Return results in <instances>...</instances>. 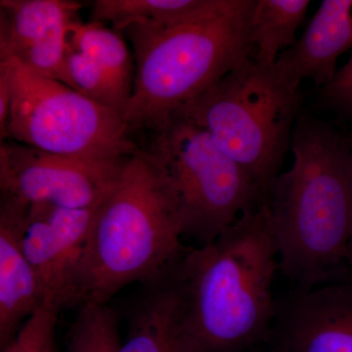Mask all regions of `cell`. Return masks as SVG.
Instances as JSON below:
<instances>
[{
    "mask_svg": "<svg viewBox=\"0 0 352 352\" xmlns=\"http://www.w3.org/2000/svg\"><path fill=\"white\" fill-rule=\"evenodd\" d=\"M291 151L265 200L279 271L305 292L351 278L352 145L333 124L300 113Z\"/></svg>",
    "mask_w": 352,
    "mask_h": 352,
    "instance_id": "6da1fadb",
    "label": "cell"
},
{
    "mask_svg": "<svg viewBox=\"0 0 352 352\" xmlns=\"http://www.w3.org/2000/svg\"><path fill=\"white\" fill-rule=\"evenodd\" d=\"M279 256L266 200L210 244L187 247L177 263L188 352H248L270 340Z\"/></svg>",
    "mask_w": 352,
    "mask_h": 352,
    "instance_id": "7a4b0ae2",
    "label": "cell"
},
{
    "mask_svg": "<svg viewBox=\"0 0 352 352\" xmlns=\"http://www.w3.org/2000/svg\"><path fill=\"white\" fill-rule=\"evenodd\" d=\"M254 6L256 0H210L188 19L120 32L131 41L135 68L124 113L131 132L150 131L252 57Z\"/></svg>",
    "mask_w": 352,
    "mask_h": 352,
    "instance_id": "3957f363",
    "label": "cell"
},
{
    "mask_svg": "<svg viewBox=\"0 0 352 352\" xmlns=\"http://www.w3.org/2000/svg\"><path fill=\"white\" fill-rule=\"evenodd\" d=\"M173 197L140 148L102 204L83 259L80 302L108 305L120 289L152 281L187 245Z\"/></svg>",
    "mask_w": 352,
    "mask_h": 352,
    "instance_id": "277c9868",
    "label": "cell"
},
{
    "mask_svg": "<svg viewBox=\"0 0 352 352\" xmlns=\"http://www.w3.org/2000/svg\"><path fill=\"white\" fill-rule=\"evenodd\" d=\"M300 83L276 64L248 58L175 112L203 127L266 198L291 150L302 103Z\"/></svg>",
    "mask_w": 352,
    "mask_h": 352,
    "instance_id": "5b68a950",
    "label": "cell"
},
{
    "mask_svg": "<svg viewBox=\"0 0 352 352\" xmlns=\"http://www.w3.org/2000/svg\"><path fill=\"white\" fill-rule=\"evenodd\" d=\"M149 131L139 148L168 186L182 238L210 244L265 200L251 176L184 113H171Z\"/></svg>",
    "mask_w": 352,
    "mask_h": 352,
    "instance_id": "8992f818",
    "label": "cell"
},
{
    "mask_svg": "<svg viewBox=\"0 0 352 352\" xmlns=\"http://www.w3.org/2000/svg\"><path fill=\"white\" fill-rule=\"evenodd\" d=\"M10 89L8 138L61 156L120 160L139 150L124 117L64 83L0 57Z\"/></svg>",
    "mask_w": 352,
    "mask_h": 352,
    "instance_id": "52a82bcc",
    "label": "cell"
},
{
    "mask_svg": "<svg viewBox=\"0 0 352 352\" xmlns=\"http://www.w3.org/2000/svg\"><path fill=\"white\" fill-rule=\"evenodd\" d=\"M127 157L80 159L6 141L0 145L1 194L15 197L29 205L99 207L117 184Z\"/></svg>",
    "mask_w": 352,
    "mask_h": 352,
    "instance_id": "ba28073f",
    "label": "cell"
},
{
    "mask_svg": "<svg viewBox=\"0 0 352 352\" xmlns=\"http://www.w3.org/2000/svg\"><path fill=\"white\" fill-rule=\"evenodd\" d=\"M30 205L23 235L25 256L38 275L45 303L58 311L82 305L80 274L99 208Z\"/></svg>",
    "mask_w": 352,
    "mask_h": 352,
    "instance_id": "9c48e42d",
    "label": "cell"
},
{
    "mask_svg": "<svg viewBox=\"0 0 352 352\" xmlns=\"http://www.w3.org/2000/svg\"><path fill=\"white\" fill-rule=\"evenodd\" d=\"M82 8L69 0H1L0 57H12L75 89L67 68L66 36Z\"/></svg>",
    "mask_w": 352,
    "mask_h": 352,
    "instance_id": "30bf717a",
    "label": "cell"
},
{
    "mask_svg": "<svg viewBox=\"0 0 352 352\" xmlns=\"http://www.w3.org/2000/svg\"><path fill=\"white\" fill-rule=\"evenodd\" d=\"M270 342L282 352H352V279L277 300Z\"/></svg>",
    "mask_w": 352,
    "mask_h": 352,
    "instance_id": "8fae6325",
    "label": "cell"
},
{
    "mask_svg": "<svg viewBox=\"0 0 352 352\" xmlns=\"http://www.w3.org/2000/svg\"><path fill=\"white\" fill-rule=\"evenodd\" d=\"M29 204L1 194L0 201V346L15 338L45 303L43 289L23 249Z\"/></svg>",
    "mask_w": 352,
    "mask_h": 352,
    "instance_id": "7c38bea8",
    "label": "cell"
},
{
    "mask_svg": "<svg viewBox=\"0 0 352 352\" xmlns=\"http://www.w3.org/2000/svg\"><path fill=\"white\" fill-rule=\"evenodd\" d=\"M352 47V0H323L307 29L276 65L286 75L316 87L327 85L337 74V62Z\"/></svg>",
    "mask_w": 352,
    "mask_h": 352,
    "instance_id": "4fadbf2b",
    "label": "cell"
},
{
    "mask_svg": "<svg viewBox=\"0 0 352 352\" xmlns=\"http://www.w3.org/2000/svg\"><path fill=\"white\" fill-rule=\"evenodd\" d=\"M177 263L145 283L119 352H188L182 327Z\"/></svg>",
    "mask_w": 352,
    "mask_h": 352,
    "instance_id": "5bb4252c",
    "label": "cell"
},
{
    "mask_svg": "<svg viewBox=\"0 0 352 352\" xmlns=\"http://www.w3.org/2000/svg\"><path fill=\"white\" fill-rule=\"evenodd\" d=\"M69 47L82 51L96 62L113 83L126 108L131 98L134 59L120 32L104 24L76 19L69 24L66 36Z\"/></svg>",
    "mask_w": 352,
    "mask_h": 352,
    "instance_id": "9a60e30c",
    "label": "cell"
},
{
    "mask_svg": "<svg viewBox=\"0 0 352 352\" xmlns=\"http://www.w3.org/2000/svg\"><path fill=\"white\" fill-rule=\"evenodd\" d=\"M309 6V0H256L251 23L252 58L261 64H276L280 55L296 43Z\"/></svg>",
    "mask_w": 352,
    "mask_h": 352,
    "instance_id": "2e32d148",
    "label": "cell"
},
{
    "mask_svg": "<svg viewBox=\"0 0 352 352\" xmlns=\"http://www.w3.org/2000/svg\"><path fill=\"white\" fill-rule=\"evenodd\" d=\"M210 0H97L91 20L110 23L122 32L131 25L170 24L188 19L208 6Z\"/></svg>",
    "mask_w": 352,
    "mask_h": 352,
    "instance_id": "e0dca14e",
    "label": "cell"
},
{
    "mask_svg": "<svg viewBox=\"0 0 352 352\" xmlns=\"http://www.w3.org/2000/svg\"><path fill=\"white\" fill-rule=\"evenodd\" d=\"M117 317L108 305H82L68 338V352H119Z\"/></svg>",
    "mask_w": 352,
    "mask_h": 352,
    "instance_id": "ac0fdd59",
    "label": "cell"
},
{
    "mask_svg": "<svg viewBox=\"0 0 352 352\" xmlns=\"http://www.w3.org/2000/svg\"><path fill=\"white\" fill-rule=\"evenodd\" d=\"M66 63L74 87L88 98L117 111L124 117L126 105L107 75L92 58L67 44Z\"/></svg>",
    "mask_w": 352,
    "mask_h": 352,
    "instance_id": "d6986e66",
    "label": "cell"
},
{
    "mask_svg": "<svg viewBox=\"0 0 352 352\" xmlns=\"http://www.w3.org/2000/svg\"><path fill=\"white\" fill-rule=\"evenodd\" d=\"M60 312L43 305L25 321L15 338L2 352H56L54 349L55 329Z\"/></svg>",
    "mask_w": 352,
    "mask_h": 352,
    "instance_id": "ffe728a7",
    "label": "cell"
},
{
    "mask_svg": "<svg viewBox=\"0 0 352 352\" xmlns=\"http://www.w3.org/2000/svg\"><path fill=\"white\" fill-rule=\"evenodd\" d=\"M321 90L322 98L329 107L342 118L352 120V54Z\"/></svg>",
    "mask_w": 352,
    "mask_h": 352,
    "instance_id": "44dd1931",
    "label": "cell"
},
{
    "mask_svg": "<svg viewBox=\"0 0 352 352\" xmlns=\"http://www.w3.org/2000/svg\"><path fill=\"white\" fill-rule=\"evenodd\" d=\"M11 96L8 82L0 73V140L6 142L8 138L9 119H10Z\"/></svg>",
    "mask_w": 352,
    "mask_h": 352,
    "instance_id": "7402d4cb",
    "label": "cell"
},
{
    "mask_svg": "<svg viewBox=\"0 0 352 352\" xmlns=\"http://www.w3.org/2000/svg\"><path fill=\"white\" fill-rule=\"evenodd\" d=\"M248 352H282L280 349H278L274 344H271L270 340L267 342H263V344H258V346L252 347Z\"/></svg>",
    "mask_w": 352,
    "mask_h": 352,
    "instance_id": "603a6c76",
    "label": "cell"
},
{
    "mask_svg": "<svg viewBox=\"0 0 352 352\" xmlns=\"http://www.w3.org/2000/svg\"><path fill=\"white\" fill-rule=\"evenodd\" d=\"M347 259H349V264L352 270V242L351 245H349V256H347Z\"/></svg>",
    "mask_w": 352,
    "mask_h": 352,
    "instance_id": "cb8c5ba5",
    "label": "cell"
},
{
    "mask_svg": "<svg viewBox=\"0 0 352 352\" xmlns=\"http://www.w3.org/2000/svg\"><path fill=\"white\" fill-rule=\"evenodd\" d=\"M349 140H351V145H352V133L351 134V135H349Z\"/></svg>",
    "mask_w": 352,
    "mask_h": 352,
    "instance_id": "d4e9b609",
    "label": "cell"
}]
</instances>
